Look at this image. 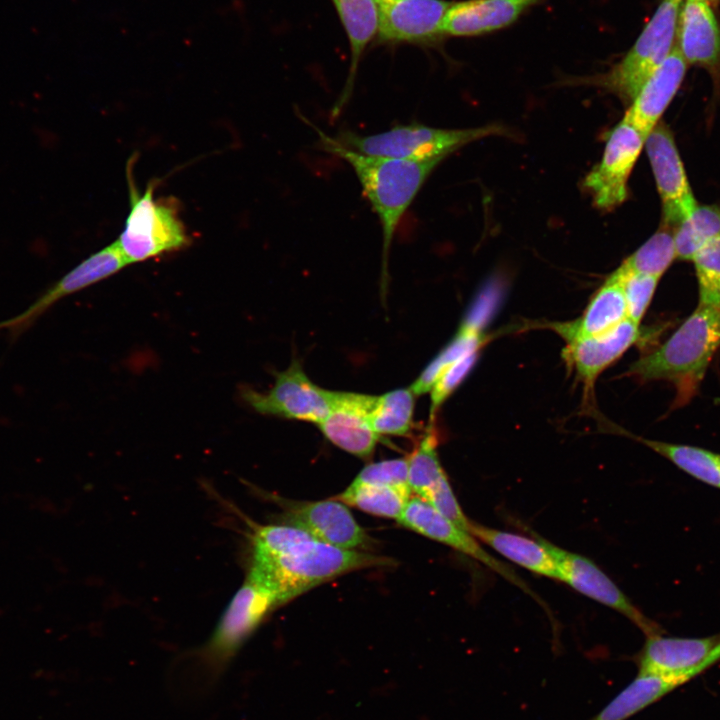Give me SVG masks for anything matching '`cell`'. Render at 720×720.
Here are the masks:
<instances>
[{
    "instance_id": "6da1fadb",
    "label": "cell",
    "mask_w": 720,
    "mask_h": 720,
    "mask_svg": "<svg viewBox=\"0 0 720 720\" xmlns=\"http://www.w3.org/2000/svg\"><path fill=\"white\" fill-rule=\"evenodd\" d=\"M247 578L270 591L278 605L337 576L385 567L393 559L319 541L305 530L274 523L254 525Z\"/></svg>"
},
{
    "instance_id": "7a4b0ae2",
    "label": "cell",
    "mask_w": 720,
    "mask_h": 720,
    "mask_svg": "<svg viewBox=\"0 0 720 720\" xmlns=\"http://www.w3.org/2000/svg\"><path fill=\"white\" fill-rule=\"evenodd\" d=\"M321 148L345 161L376 213L382 231V276L386 281L390 247L397 227L440 160L367 155L342 146L315 127Z\"/></svg>"
},
{
    "instance_id": "3957f363",
    "label": "cell",
    "mask_w": 720,
    "mask_h": 720,
    "mask_svg": "<svg viewBox=\"0 0 720 720\" xmlns=\"http://www.w3.org/2000/svg\"><path fill=\"white\" fill-rule=\"evenodd\" d=\"M719 348L720 307L698 304L662 345L633 362L626 374L640 381L672 383L682 404L697 391Z\"/></svg>"
},
{
    "instance_id": "277c9868",
    "label": "cell",
    "mask_w": 720,
    "mask_h": 720,
    "mask_svg": "<svg viewBox=\"0 0 720 720\" xmlns=\"http://www.w3.org/2000/svg\"><path fill=\"white\" fill-rule=\"evenodd\" d=\"M135 160V155L131 156L126 165L130 209L115 241L128 265L178 252L192 240L175 198L155 197L154 180L144 191L139 190L133 172Z\"/></svg>"
},
{
    "instance_id": "5b68a950",
    "label": "cell",
    "mask_w": 720,
    "mask_h": 720,
    "mask_svg": "<svg viewBox=\"0 0 720 720\" xmlns=\"http://www.w3.org/2000/svg\"><path fill=\"white\" fill-rule=\"evenodd\" d=\"M496 135L510 133L497 123L466 129H444L411 123L367 135L347 130L334 139L348 149L367 155L442 161L469 143Z\"/></svg>"
},
{
    "instance_id": "8992f818",
    "label": "cell",
    "mask_w": 720,
    "mask_h": 720,
    "mask_svg": "<svg viewBox=\"0 0 720 720\" xmlns=\"http://www.w3.org/2000/svg\"><path fill=\"white\" fill-rule=\"evenodd\" d=\"M683 0H662L633 46L609 71L589 82L631 103L675 46Z\"/></svg>"
},
{
    "instance_id": "52a82bcc",
    "label": "cell",
    "mask_w": 720,
    "mask_h": 720,
    "mask_svg": "<svg viewBox=\"0 0 720 720\" xmlns=\"http://www.w3.org/2000/svg\"><path fill=\"white\" fill-rule=\"evenodd\" d=\"M275 596L246 577L234 594L208 642L200 650L207 684L213 683L241 648L243 643L276 607Z\"/></svg>"
},
{
    "instance_id": "ba28073f",
    "label": "cell",
    "mask_w": 720,
    "mask_h": 720,
    "mask_svg": "<svg viewBox=\"0 0 720 720\" xmlns=\"http://www.w3.org/2000/svg\"><path fill=\"white\" fill-rule=\"evenodd\" d=\"M243 401L259 414L313 422L318 425L332 408L333 391L310 380L298 360L275 374L270 390L263 393L243 386Z\"/></svg>"
},
{
    "instance_id": "9c48e42d",
    "label": "cell",
    "mask_w": 720,
    "mask_h": 720,
    "mask_svg": "<svg viewBox=\"0 0 720 720\" xmlns=\"http://www.w3.org/2000/svg\"><path fill=\"white\" fill-rule=\"evenodd\" d=\"M720 662V632L705 637L646 636L636 655L638 673L668 677L678 686Z\"/></svg>"
},
{
    "instance_id": "30bf717a",
    "label": "cell",
    "mask_w": 720,
    "mask_h": 720,
    "mask_svg": "<svg viewBox=\"0 0 720 720\" xmlns=\"http://www.w3.org/2000/svg\"><path fill=\"white\" fill-rule=\"evenodd\" d=\"M378 45L438 47L446 38L444 20L452 1L376 0Z\"/></svg>"
},
{
    "instance_id": "8fae6325",
    "label": "cell",
    "mask_w": 720,
    "mask_h": 720,
    "mask_svg": "<svg viewBox=\"0 0 720 720\" xmlns=\"http://www.w3.org/2000/svg\"><path fill=\"white\" fill-rule=\"evenodd\" d=\"M536 538L554 559L559 581L566 583L579 593L618 611L635 624L646 636L663 633L662 627L638 609L593 561L585 556L558 547L538 535Z\"/></svg>"
},
{
    "instance_id": "7c38bea8",
    "label": "cell",
    "mask_w": 720,
    "mask_h": 720,
    "mask_svg": "<svg viewBox=\"0 0 720 720\" xmlns=\"http://www.w3.org/2000/svg\"><path fill=\"white\" fill-rule=\"evenodd\" d=\"M644 144L643 135L624 119L609 132L600 162L583 181L596 207L611 210L627 199L628 179Z\"/></svg>"
},
{
    "instance_id": "4fadbf2b",
    "label": "cell",
    "mask_w": 720,
    "mask_h": 720,
    "mask_svg": "<svg viewBox=\"0 0 720 720\" xmlns=\"http://www.w3.org/2000/svg\"><path fill=\"white\" fill-rule=\"evenodd\" d=\"M644 146L661 198L664 225L675 229L698 204L670 128L659 121Z\"/></svg>"
},
{
    "instance_id": "5bb4252c",
    "label": "cell",
    "mask_w": 720,
    "mask_h": 720,
    "mask_svg": "<svg viewBox=\"0 0 720 720\" xmlns=\"http://www.w3.org/2000/svg\"><path fill=\"white\" fill-rule=\"evenodd\" d=\"M281 519L335 547L369 552L375 546L346 504L334 498L290 504Z\"/></svg>"
},
{
    "instance_id": "9a60e30c",
    "label": "cell",
    "mask_w": 720,
    "mask_h": 720,
    "mask_svg": "<svg viewBox=\"0 0 720 720\" xmlns=\"http://www.w3.org/2000/svg\"><path fill=\"white\" fill-rule=\"evenodd\" d=\"M397 521L405 528L481 562L525 591L528 590L513 570L490 555L474 536L442 515L428 501L412 496Z\"/></svg>"
},
{
    "instance_id": "2e32d148",
    "label": "cell",
    "mask_w": 720,
    "mask_h": 720,
    "mask_svg": "<svg viewBox=\"0 0 720 720\" xmlns=\"http://www.w3.org/2000/svg\"><path fill=\"white\" fill-rule=\"evenodd\" d=\"M127 265L115 241L110 243L79 263L26 310L1 321L0 330H23L60 299L114 275Z\"/></svg>"
},
{
    "instance_id": "e0dca14e",
    "label": "cell",
    "mask_w": 720,
    "mask_h": 720,
    "mask_svg": "<svg viewBox=\"0 0 720 720\" xmlns=\"http://www.w3.org/2000/svg\"><path fill=\"white\" fill-rule=\"evenodd\" d=\"M374 396L333 391L332 408L317 426L338 448L359 458H369L379 440L370 422Z\"/></svg>"
},
{
    "instance_id": "ac0fdd59",
    "label": "cell",
    "mask_w": 720,
    "mask_h": 720,
    "mask_svg": "<svg viewBox=\"0 0 720 720\" xmlns=\"http://www.w3.org/2000/svg\"><path fill=\"white\" fill-rule=\"evenodd\" d=\"M642 338L639 325L628 318L613 329L596 336L566 342L563 357L586 386Z\"/></svg>"
},
{
    "instance_id": "d6986e66",
    "label": "cell",
    "mask_w": 720,
    "mask_h": 720,
    "mask_svg": "<svg viewBox=\"0 0 720 720\" xmlns=\"http://www.w3.org/2000/svg\"><path fill=\"white\" fill-rule=\"evenodd\" d=\"M675 47L687 65L709 70L720 67V25L711 4L701 0H683Z\"/></svg>"
},
{
    "instance_id": "ffe728a7",
    "label": "cell",
    "mask_w": 720,
    "mask_h": 720,
    "mask_svg": "<svg viewBox=\"0 0 720 720\" xmlns=\"http://www.w3.org/2000/svg\"><path fill=\"white\" fill-rule=\"evenodd\" d=\"M687 70V63L674 46L672 52L646 80L631 102L623 119L646 139L678 89Z\"/></svg>"
},
{
    "instance_id": "44dd1931",
    "label": "cell",
    "mask_w": 720,
    "mask_h": 720,
    "mask_svg": "<svg viewBox=\"0 0 720 720\" xmlns=\"http://www.w3.org/2000/svg\"><path fill=\"white\" fill-rule=\"evenodd\" d=\"M543 0H463L452 2L444 20L446 37H474L506 28Z\"/></svg>"
},
{
    "instance_id": "7402d4cb",
    "label": "cell",
    "mask_w": 720,
    "mask_h": 720,
    "mask_svg": "<svg viewBox=\"0 0 720 720\" xmlns=\"http://www.w3.org/2000/svg\"><path fill=\"white\" fill-rule=\"evenodd\" d=\"M346 33L350 47V66L347 79L332 115L337 117L351 97L359 63L378 31L376 0H331Z\"/></svg>"
},
{
    "instance_id": "603a6c76",
    "label": "cell",
    "mask_w": 720,
    "mask_h": 720,
    "mask_svg": "<svg viewBox=\"0 0 720 720\" xmlns=\"http://www.w3.org/2000/svg\"><path fill=\"white\" fill-rule=\"evenodd\" d=\"M627 319V307L622 283L613 272L595 292L581 317L551 327L566 342L603 334Z\"/></svg>"
},
{
    "instance_id": "cb8c5ba5",
    "label": "cell",
    "mask_w": 720,
    "mask_h": 720,
    "mask_svg": "<svg viewBox=\"0 0 720 720\" xmlns=\"http://www.w3.org/2000/svg\"><path fill=\"white\" fill-rule=\"evenodd\" d=\"M469 533L515 564L541 576L558 580L554 559L535 537L484 526L470 520Z\"/></svg>"
},
{
    "instance_id": "d4e9b609",
    "label": "cell",
    "mask_w": 720,
    "mask_h": 720,
    "mask_svg": "<svg viewBox=\"0 0 720 720\" xmlns=\"http://www.w3.org/2000/svg\"><path fill=\"white\" fill-rule=\"evenodd\" d=\"M676 688L670 678L638 673L590 720H627Z\"/></svg>"
},
{
    "instance_id": "484cf974",
    "label": "cell",
    "mask_w": 720,
    "mask_h": 720,
    "mask_svg": "<svg viewBox=\"0 0 720 720\" xmlns=\"http://www.w3.org/2000/svg\"><path fill=\"white\" fill-rule=\"evenodd\" d=\"M700 482L720 489V454L696 446L635 437Z\"/></svg>"
},
{
    "instance_id": "4316f807",
    "label": "cell",
    "mask_w": 720,
    "mask_h": 720,
    "mask_svg": "<svg viewBox=\"0 0 720 720\" xmlns=\"http://www.w3.org/2000/svg\"><path fill=\"white\" fill-rule=\"evenodd\" d=\"M412 496L410 489L388 485L351 483L334 499L366 513L397 520Z\"/></svg>"
},
{
    "instance_id": "83f0119b",
    "label": "cell",
    "mask_w": 720,
    "mask_h": 720,
    "mask_svg": "<svg viewBox=\"0 0 720 720\" xmlns=\"http://www.w3.org/2000/svg\"><path fill=\"white\" fill-rule=\"evenodd\" d=\"M415 397L410 387L375 395L370 411L373 430L379 436H407L413 426Z\"/></svg>"
},
{
    "instance_id": "f1b7e54d",
    "label": "cell",
    "mask_w": 720,
    "mask_h": 720,
    "mask_svg": "<svg viewBox=\"0 0 720 720\" xmlns=\"http://www.w3.org/2000/svg\"><path fill=\"white\" fill-rule=\"evenodd\" d=\"M486 341L487 337L483 332L461 325L455 337L431 360L410 386L411 390L416 396L430 392L447 368L463 357L479 352Z\"/></svg>"
},
{
    "instance_id": "f546056e",
    "label": "cell",
    "mask_w": 720,
    "mask_h": 720,
    "mask_svg": "<svg viewBox=\"0 0 720 720\" xmlns=\"http://www.w3.org/2000/svg\"><path fill=\"white\" fill-rule=\"evenodd\" d=\"M720 238V205H697L674 229L676 258L692 260L708 241Z\"/></svg>"
},
{
    "instance_id": "4dcf8cb0",
    "label": "cell",
    "mask_w": 720,
    "mask_h": 720,
    "mask_svg": "<svg viewBox=\"0 0 720 720\" xmlns=\"http://www.w3.org/2000/svg\"><path fill=\"white\" fill-rule=\"evenodd\" d=\"M408 484L413 495L426 500L433 488L447 476L438 457L437 437L430 428L407 457Z\"/></svg>"
},
{
    "instance_id": "1f68e13d",
    "label": "cell",
    "mask_w": 720,
    "mask_h": 720,
    "mask_svg": "<svg viewBox=\"0 0 720 720\" xmlns=\"http://www.w3.org/2000/svg\"><path fill=\"white\" fill-rule=\"evenodd\" d=\"M675 258L674 229L662 225L620 266L633 273L661 278Z\"/></svg>"
},
{
    "instance_id": "d6a6232c",
    "label": "cell",
    "mask_w": 720,
    "mask_h": 720,
    "mask_svg": "<svg viewBox=\"0 0 720 720\" xmlns=\"http://www.w3.org/2000/svg\"><path fill=\"white\" fill-rule=\"evenodd\" d=\"M699 304L720 307V238L705 243L693 256Z\"/></svg>"
},
{
    "instance_id": "836d02e7",
    "label": "cell",
    "mask_w": 720,
    "mask_h": 720,
    "mask_svg": "<svg viewBox=\"0 0 720 720\" xmlns=\"http://www.w3.org/2000/svg\"><path fill=\"white\" fill-rule=\"evenodd\" d=\"M614 272L622 283L627 307V318L640 325L660 278L633 273L625 270L621 266Z\"/></svg>"
},
{
    "instance_id": "e575fe53",
    "label": "cell",
    "mask_w": 720,
    "mask_h": 720,
    "mask_svg": "<svg viewBox=\"0 0 720 720\" xmlns=\"http://www.w3.org/2000/svg\"><path fill=\"white\" fill-rule=\"evenodd\" d=\"M351 483L388 485L410 489L407 458L383 460L368 464Z\"/></svg>"
},
{
    "instance_id": "d590c367",
    "label": "cell",
    "mask_w": 720,
    "mask_h": 720,
    "mask_svg": "<svg viewBox=\"0 0 720 720\" xmlns=\"http://www.w3.org/2000/svg\"><path fill=\"white\" fill-rule=\"evenodd\" d=\"M479 352L471 353L452 364L436 381L430 391V419L470 373L477 361Z\"/></svg>"
},
{
    "instance_id": "8d00e7d4",
    "label": "cell",
    "mask_w": 720,
    "mask_h": 720,
    "mask_svg": "<svg viewBox=\"0 0 720 720\" xmlns=\"http://www.w3.org/2000/svg\"><path fill=\"white\" fill-rule=\"evenodd\" d=\"M426 501L458 527L469 532L470 519L461 509L447 476L433 488Z\"/></svg>"
},
{
    "instance_id": "74e56055",
    "label": "cell",
    "mask_w": 720,
    "mask_h": 720,
    "mask_svg": "<svg viewBox=\"0 0 720 720\" xmlns=\"http://www.w3.org/2000/svg\"><path fill=\"white\" fill-rule=\"evenodd\" d=\"M701 1H704V2H707L711 5H713V4L717 3L718 0H701Z\"/></svg>"
}]
</instances>
